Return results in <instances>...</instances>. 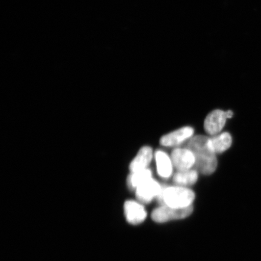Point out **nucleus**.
Segmentation results:
<instances>
[{"mask_svg": "<svg viewBox=\"0 0 261 261\" xmlns=\"http://www.w3.org/2000/svg\"><path fill=\"white\" fill-rule=\"evenodd\" d=\"M162 185L152 178L143 182L136 188V195L141 203H148L153 199L158 198Z\"/></svg>", "mask_w": 261, "mask_h": 261, "instance_id": "obj_4", "label": "nucleus"}, {"mask_svg": "<svg viewBox=\"0 0 261 261\" xmlns=\"http://www.w3.org/2000/svg\"><path fill=\"white\" fill-rule=\"evenodd\" d=\"M155 158L158 174L163 178L170 177L174 166L170 156L165 152L158 151L155 152Z\"/></svg>", "mask_w": 261, "mask_h": 261, "instance_id": "obj_11", "label": "nucleus"}, {"mask_svg": "<svg viewBox=\"0 0 261 261\" xmlns=\"http://www.w3.org/2000/svg\"><path fill=\"white\" fill-rule=\"evenodd\" d=\"M227 116L226 112L216 110L208 114L204 120V128L208 135H218L226 124Z\"/></svg>", "mask_w": 261, "mask_h": 261, "instance_id": "obj_6", "label": "nucleus"}, {"mask_svg": "<svg viewBox=\"0 0 261 261\" xmlns=\"http://www.w3.org/2000/svg\"><path fill=\"white\" fill-rule=\"evenodd\" d=\"M194 129L191 126L182 127L172 133L163 136L160 140L161 144L164 146L174 147L181 145L193 136Z\"/></svg>", "mask_w": 261, "mask_h": 261, "instance_id": "obj_8", "label": "nucleus"}, {"mask_svg": "<svg viewBox=\"0 0 261 261\" xmlns=\"http://www.w3.org/2000/svg\"><path fill=\"white\" fill-rule=\"evenodd\" d=\"M192 212V205L185 208H175L162 205L152 211L151 218L156 223H166L173 220L184 219L190 216Z\"/></svg>", "mask_w": 261, "mask_h": 261, "instance_id": "obj_3", "label": "nucleus"}, {"mask_svg": "<svg viewBox=\"0 0 261 261\" xmlns=\"http://www.w3.org/2000/svg\"><path fill=\"white\" fill-rule=\"evenodd\" d=\"M198 177V171L195 169L177 171L173 177V181L175 185L187 188L189 186L194 185L197 182Z\"/></svg>", "mask_w": 261, "mask_h": 261, "instance_id": "obj_12", "label": "nucleus"}, {"mask_svg": "<svg viewBox=\"0 0 261 261\" xmlns=\"http://www.w3.org/2000/svg\"><path fill=\"white\" fill-rule=\"evenodd\" d=\"M124 213L129 223L138 225L143 223L147 217L144 206L140 203L133 200L125 202L124 205Z\"/></svg>", "mask_w": 261, "mask_h": 261, "instance_id": "obj_7", "label": "nucleus"}, {"mask_svg": "<svg viewBox=\"0 0 261 261\" xmlns=\"http://www.w3.org/2000/svg\"><path fill=\"white\" fill-rule=\"evenodd\" d=\"M187 148L194 153L195 168L204 175H211L216 170L218 161L216 154L208 145V138L199 135L189 139Z\"/></svg>", "mask_w": 261, "mask_h": 261, "instance_id": "obj_1", "label": "nucleus"}, {"mask_svg": "<svg viewBox=\"0 0 261 261\" xmlns=\"http://www.w3.org/2000/svg\"><path fill=\"white\" fill-rule=\"evenodd\" d=\"M231 143L232 138L230 134L227 132L218 134L208 138V145L215 154L227 151L231 146Z\"/></svg>", "mask_w": 261, "mask_h": 261, "instance_id": "obj_10", "label": "nucleus"}, {"mask_svg": "<svg viewBox=\"0 0 261 261\" xmlns=\"http://www.w3.org/2000/svg\"><path fill=\"white\" fill-rule=\"evenodd\" d=\"M152 173L151 169H146L135 173H130L127 178V185L130 190H136L140 185L148 180L152 177Z\"/></svg>", "mask_w": 261, "mask_h": 261, "instance_id": "obj_13", "label": "nucleus"}, {"mask_svg": "<svg viewBox=\"0 0 261 261\" xmlns=\"http://www.w3.org/2000/svg\"><path fill=\"white\" fill-rule=\"evenodd\" d=\"M153 158V151L151 147L143 146L129 165L130 173H135L148 169Z\"/></svg>", "mask_w": 261, "mask_h": 261, "instance_id": "obj_9", "label": "nucleus"}, {"mask_svg": "<svg viewBox=\"0 0 261 261\" xmlns=\"http://www.w3.org/2000/svg\"><path fill=\"white\" fill-rule=\"evenodd\" d=\"M226 114L227 119H230L231 117H232L233 114L231 111H227V112H226Z\"/></svg>", "mask_w": 261, "mask_h": 261, "instance_id": "obj_14", "label": "nucleus"}, {"mask_svg": "<svg viewBox=\"0 0 261 261\" xmlns=\"http://www.w3.org/2000/svg\"><path fill=\"white\" fill-rule=\"evenodd\" d=\"M171 158L174 167L177 171L191 169L195 165L194 153L188 148H176L173 150Z\"/></svg>", "mask_w": 261, "mask_h": 261, "instance_id": "obj_5", "label": "nucleus"}, {"mask_svg": "<svg viewBox=\"0 0 261 261\" xmlns=\"http://www.w3.org/2000/svg\"><path fill=\"white\" fill-rule=\"evenodd\" d=\"M195 195L193 191L187 187H166L162 185L161 192L156 198L162 205L175 208H185L192 205Z\"/></svg>", "mask_w": 261, "mask_h": 261, "instance_id": "obj_2", "label": "nucleus"}]
</instances>
